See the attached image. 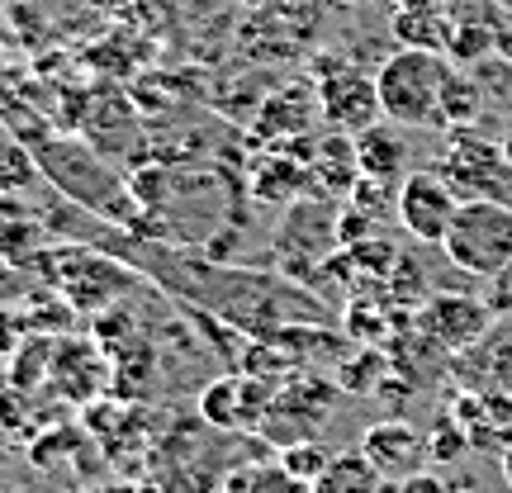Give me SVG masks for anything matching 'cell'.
Here are the masks:
<instances>
[{"mask_svg": "<svg viewBox=\"0 0 512 493\" xmlns=\"http://www.w3.org/2000/svg\"><path fill=\"white\" fill-rule=\"evenodd\" d=\"M451 57L432 48H399L375 67L380 114L403 128H441V91L451 76Z\"/></svg>", "mask_w": 512, "mask_h": 493, "instance_id": "1", "label": "cell"}, {"mask_svg": "<svg viewBox=\"0 0 512 493\" xmlns=\"http://www.w3.org/2000/svg\"><path fill=\"white\" fill-rule=\"evenodd\" d=\"M441 252L456 271L475 275V280H498L512 266V204L460 200Z\"/></svg>", "mask_w": 512, "mask_h": 493, "instance_id": "2", "label": "cell"}, {"mask_svg": "<svg viewBox=\"0 0 512 493\" xmlns=\"http://www.w3.org/2000/svg\"><path fill=\"white\" fill-rule=\"evenodd\" d=\"M34 166H38V176H48V181L72 204H81V209L105 214V219H119V214H124L128 190L110 166L100 162L95 147L76 143V138H62V143L53 138V143L34 147Z\"/></svg>", "mask_w": 512, "mask_h": 493, "instance_id": "3", "label": "cell"}, {"mask_svg": "<svg viewBox=\"0 0 512 493\" xmlns=\"http://www.w3.org/2000/svg\"><path fill=\"white\" fill-rule=\"evenodd\" d=\"M437 171L460 190V200H498L512 204V162L503 143L479 138L475 128H446Z\"/></svg>", "mask_w": 512, "mask_h": 493, "instance_id": "4", "label": "cell"}, {"mask_svg": "<svg viewBox=\"0 0 512 493\" xmlns=\"http://www.w3.org/2000/svg\"><path fill=\"white\" fill-rule=\"evenodd\" d=\"M313 95H318V114L323 124L337 133H361V128L380 124V91H375V72L356 67L347 57H318V76H313Z\"/></svg>", "mask_w": 512, "mask_h": 493, "instance_id": "5", "label": "cell"}, {"mask_svg": "<svg viewBox=\"0 0 512 493\" xmlns=\"http://www.w3.org/2000/svg\"><path fill=\"white\" fill-rule=\"evenodd\" d=\"M460 209V190L437 166H413L399 181V204H394V219L413 242H427V247H441L446 242V228Z\"/></svg>", "mask_w": 512, "mask_h": 493, "instance_id": "6", "label": "cell"}, {"mask_svg": "<svg viewBox=\"0 0 512 493\" xmlns=\"http://www.w3.org/2000/svg\"><path fill=\"white\" fill-rule=\"evenodd\" d=\"M494 304H484V299H470V294H432L418 313H413V328L427 347L437 351H470L484 337V332L494 328Z\"/></svg>", "mask_w": 512, "mask_h": 493, "instance_id": "7", "label": "cell"}, {"mask_svg": "<svg viewBox=\"0 0 512 493\" xmlns=\"http://www.w3.org/2000/svg\"><path fill=\"white\" fill-rule=\"evenodd\" d=\"M361 456L380 470L389 484H403L408 475H418L422 465L432 460L427 451V437H422L413 422L403 418H384V422H370L366 432H361V446H356Z\"/></svg>", "mask_w": 512, "mask_h": 493, "instance_id": "8", "label": "cell"}, {"mask_svg": "<svg viewBox=\"0 0 512 493\" xmlns=\"http://www.w3.org/2000/svg\"><path fill=\"white\" fill-rule=\"evenodd\" d=\"M456 375H465V384H475V389L512 394V313H498L494 328L484 332L470 351H460Z\"/></svg>", "mask_w": 512, "mask_h": 493, "instance_id": "9", "label": "cell"}, {"mask_svg": "<svg viewBox=\"0 0 512 493\" xmlns=\"http://www.w3.org/2000/svg\"><path fill=\"white\" fill-rule=\"evenodd\" d=\"M133 285V275L110 256H81L76 266L57 271V290L72 299V309H110V299Z\"/></svg>", "mask_w": 512, "mask_h": 493, "instance_id": "10", "label": "cell"}, {"mask_svg": "<svg viewBox=\"0 0 512 493\" xmlns=\"http://www.w3.org/2000/svg\"><path fill=\"white\" fill-rule=\"evenodd\" d=\"M361 181V162H356V138L351 133H323L318 147H313L309 157V190L313 195H323V200H347L351 190Z\"/></svg>", "mask_w": 512, "mask_h": 493, "instance_id": "11", "label": "cell"}, {"mask_svg": "<svg viewBox=\"0 0 512 493\" xmlns=\"http://www.w3.org/2000/svg\"><path fill=\"white\" fill-rule=\"evenodd\" d=\"M413 147L403 138V124H370L356 133V162H361V176L370 181H384V185H399L408 171H413V157H408Z\"/></svg>", "mask_w": 512, "mask_h": 493, "instance_id": "12", "label": "cell"}, {"mask_svg": "<svg viewBox=\"0 0 512 493\" xmlns=\"http://www.w3.org/2000/svg\"><path fill=\"white\" fill-rule=\"evenodd\" d=\"M256 114H261V119H256V138H261V143H290L299 133H309L313 114H318V95L304 91V86L275 91V95H266V105Z\"/></svg>", "mask_w": 512, "mask_h": 493, "instance_id": "13", "label": "cell"}, {"mask_svg": "<svg viewBox=\"0 0 512 493\" xmlns=\"http://www.w3.org/2000/svg\"><path fill=\"white\" fill-rule=\"evenodd\" d=\"M451 24H456V15H446L441 0H403L399 15H394V34H399V48H432V53H446Z\"/></svg>", "mask_w": 512, "mask_h": 493, "instance_id": "14", "label": "cell"}, {"mask_svg": "<svg viewBox=\"0 0 512 493\" xmlns=\"http://www.w3.org/2000/svg\"><path fill=\"white\" fill-rule=\"evenodd\" d=\"M53 380H67V394L76 403L95 399V389H105V356L91 342H62L53 347Z\"/></svg>", "mask_w": 512, "mask_h": 493, "instance_id": "15", "label": "cell"}, {"mask_svg": "<svg viewBox=\"0 0 512 493\" xmlns=\"http://www.w3.org/2000/svg\"><path fill=\"white\" fill-rule=\"evenodd\" d=\"M252 190L256 200H299L304 190H309V166L290 157V152H266L261 162L252 166Z\"/></svg>", "mask_w": 512, "mask_h": 493, "instance_id": "16", "label": "cell"}, {"mask_svg": "<svg viewBox=\"0 0 512 493\" xmlns=\"http://www.w3.org/2000/svg\"><path fill=\"white\" fill-rule=\"evenodd\" d=\"M313 493H394V489L361 451H337L328 460V470L313 479Z\"/></svg>", "mask_w": 512, "mask_h": 493, "instance_id": "17", "label": "cell"}, {"mask_svg": "<svg viewBox=\"0 0 512 493\" xmlns=\"http://www.w3.org/2000/svg\"><path fill=\"white\" fill-rule=\"evenodd\" d=\"M479 114H484V86L475 67H451L441 91V128H470Z\"/></svg>", "mask_w": 512, "mask_h": 493, "instance_id": "18", "label": "cell"}, {"mask_svg": "<svg viewBox=\"0 0 512 493\" xmlns=\"http://www.w3.org/2000/svg\"><path fill=\"white\" fill-rule=\"evenodd\" d=\"M494 43H498V34L489 24H479V19H456V24H451V38H446V57H451L456 67H479V62L494 57Z\"/></svg>", "mask_w": 512, "mask_h": 493, "instance_id": "19", "label": "cell"}, {"mask_svg": "<svg viewBox=\"0 0 512 493\" xmlns=\"http://www.w3.org/2000/svg\"><path fill=\"white\" fill-rule=\"evenodd\" d=\"M337 456V451H328V446H318V441H290V446H280V465H285V470H290L294 479H318L323 475V470H328V460Z\"/></svg>", "mask_w": 512, "mask_h": 493, "instance_id": "20", "label": "cell"}, {"mask_svg": "<svg viewBox=\"0 0 512 493\" xmlns=\"http://www.w3.org/2000/svg\"><path fill=\"white\" fill-rule=\"evenodd\" d=\"M470 446H475V441H470V432H465L451 413H441L437 427L427 432V451H432V460H460Z\"/></svg>", "mask_w": 512, "mask_h": 493, "instance_id": "21", "label": "cell"}, {"mask_svg": "<svg viewBox=\"0 0 512 493\" xmlns=\"http://www.w3.org/2000/svg\"><path fill=\"white\" fill-rule=\"evenodd\" d=\"M247 493H313L309 479H294L285 465H266V470H256Z\"/></svg>", "mask_w": 512, "mask_h": 493, "instance_id": "22", "label": "cell"}, {"mask_svg": "<svg viewBox=\"0 0 512 493\" xmlns=\"http://www.w3.org/2000/svg\"><path fill=\"white\" fill-rule=\"evenodd\" d=\"M29 171H38V166L15 143H0V185H19V176H29Z\"/></svg>", "mask_w": 512, "mask_h": 493, "instance_id": "23", "label": "cell"}, {"mask_svg": "<svg viewBox=\"0 0 512 493\" xmlns=\"http://www.w3.org/2000/svg\"><path fill=\"white\" fill-rule=\"evenodd\" d=\"M394 493H451V489H446V484H441L437 475H427V470H418V475H408V479H403V484H399Z\"/></svg>", "mask_w": 512, "mask_h": 493, "instance_id": "24", "label": "cell"}, {"mask_svg": "<svg viewBox=\"0 0 512 493\" xmlns=\"http://www.w3.org/2000/svg\"><path fill=\"white\" fill-rule=\"evenodd\" d=\"M498 470H503V479H508V489H512V432L498 441Z\"/></svg>", "mask_w": 512, "mask_h": 493, "instance_id": "25", "label": "cell"}, {"mask_svg": "<svg viewBox=\"0 0 512 493\" xmlns=\"http://www.w3.org/2000/svg\"><path fill=\"white\" fill-rule=\"evenodd\" d=\"M503 152H508V162H512V128L503 133Z\"/></svg>", "mask_w": 512, "mask_h": 493, "instance_id": "26", "label": "cell"}, {"mask_svg": "<svg viewBox=\"0 0 512 493\" xmlns=\"http://www.w3.org/2000/svg\"><path fill=\"white\" fill-rule=\"evenodd\" d=\"M489 5H498V10H508L512 15V0H489Z\"/></svg>", "mask_w": 512, "mask_h": 493, "instance_id": "27", "label": "cell"}, {"mask_svg": "<svg viewBox=\"0 0 512 493\" xmlns=\"http://www.w3.org/2000/svg\"><path fill=\"white\" fill-rule=\"evenodd\" d=\"M337 5H356V0H337Z\"/></svg>", "mask_w": 512, "mask_h": 493, "instance_id": "28", "label": "cell"}]
</instances>
